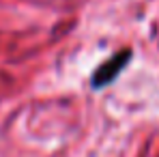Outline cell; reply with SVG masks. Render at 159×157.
Returning a JSON list of instances; mask_svg holds the SVG:
<instances>
[{
	"instance_id": "6da1fadb",
	"label": "cell",
	"mask_w": 159,
	"mask_h": 157,
	"mask_svg": "<svg viewBox=\"0 0 159 157\" xmlns=\"http://www.w3.org/2000/svg\"><path fill=\"white\" fill-rule=\"evenodd\" d=\"M131 54L133 52L129 50V48H125V50L116 52L112 58H107L103 65H99V69H97V71H95V76H93V88H101V86L112 84L114 80L123 73V69L129 65Z\"/></svg>"
}]
</instances>
